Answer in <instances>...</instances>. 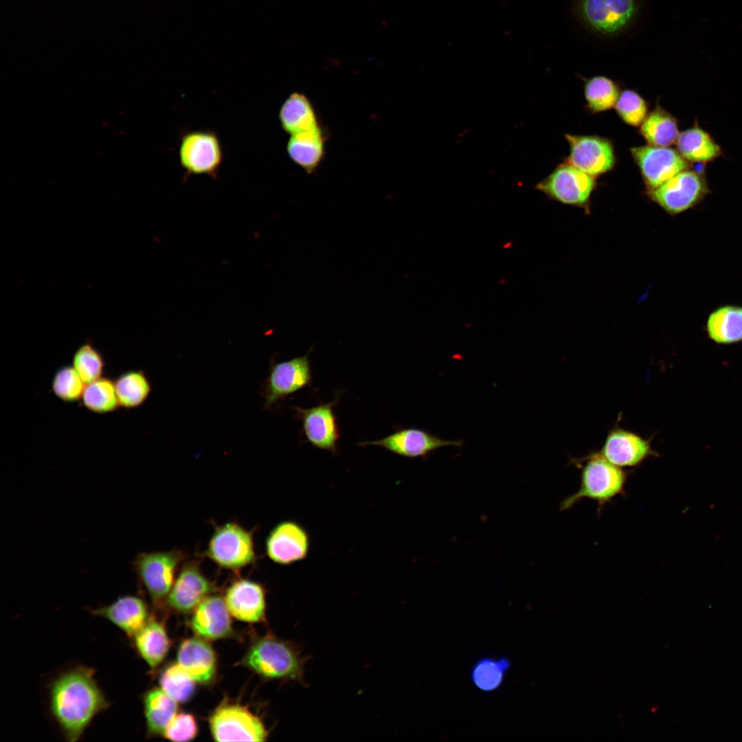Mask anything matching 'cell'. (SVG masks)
I'll return each instance as SVG.
<instances>
[{"label":"cell","mask_w":742,"mask_h":742,"mask_svg":"<svg viewBox=\"0 0 742 742\" xmlns=\"http://www.w3.org/2000/svg\"><path fill=\"white\" fill-rule=\"evenodd\" d=\"M279 120L283 130L295 135L319 127L313 104L303 93H291L282 103Z\"/></svg>","instance_id":"25"},{"label":"cell","mask_w":742,"mask_h":742,"mask_svg":"<svg viewBox=\"0 0 742 742\" xmlns=\"http://www.w3.org/2000/svg\"><path fill=\"white\" fill-rule=\"evenodd\" d=\"M600 453L621 468L639 466L655 454L649 440L622 428L609 431Z\"/></svg>","instance_id":"18"},{"label":"cell","mask_w":742,"mask_h":742,"mask_svg":"<svg viewBox=\"0 0 742 742\" xmlns=\"http://www.w3.org/2000/svg\"><path fill=\"white\" fill-rule=\"evenodd\" d=\"M510 666V660L505 657H483L473 665L471 681L482 691H493L502 684Z\"/></svg>","instance_id":"32"},{"label":"cell","mask_w":742,"mask_h":742,"mask_svg":"<svg viewBox=\"0 0 742 742\" xmlns=\"http://www.w3.org/2000/svg\"><path fill=\"white\" fill-rule=\"evenodd\" d=\"M308 659L292 643L267 634L251 645L243 662L263 677L296 681L304 685V666Z\"/></svg>","instance_id":"2"},{"label":"cell","mask_w":742,"mask_h":742,"mask_svg":"<svg viewBox=\"0 0 742 742\" xmlns=\"http://www.w3.org/2000/svg\"><path fill=\"white\" fill-rule=\"evenodd\" d=\"M81 399L87 409L98 414L112 412L120 406L114 381L103 376L85 385Z\"/></svg>","instance_id":"31"},{"label":"cell","mask_w":742,"mask_h":742,"mask_svg":"<svg viewBox=\"0 0 742 742\" xmlns=\"http://www.w3.org/2000/svg\"><path fill=\"white\" fill-rule=\"evenodd\" d=\"M339 395L332 401L310 408L294 407L297 420L302 423V431L307 441L313 447L335 453L340 437L339 426L334 412Z\"/></svg>","instance_id":"14"},{"label":"cell","mask_w":742,"mask_h":742,"mask_svg":"<svg viewBox=\"0 0 742 742\" xmlns=\"http://www.w3.org/2000/svg\"><path fill=\"white\" fill-rule=\"evenodd\" d=\"M570 155L565 161L577 169L596 177L611 170L616 162L613 144L594 135L566 134Z\"/></svg>","instance_id":"13"},{"label":"cell","mask_w":742,"mask_h":742,"mask_svg":"<svg viewBox=\"0 0 742 742\" xmlns=\"http://www.w3.org/2000/svg\"><path fill=\"white\" fill-rule=\"evenodd\" d=\"M214 588L213 583L204 575L199 565L195 562H188L179 571L166 602L179 613H189L210 596Z\"/></svg>","instance_id":"17"},{"label":"cell","mask_w":742,"mask_h":742,"mask_svg":"<svg viewBox=\"0 0 742 742\" xmlns=\"http://www.w3.org/2000/svg\"><path fill=\"white\" fill-rule=\"evenodd\" d=\"M89 611L105 618L131 639L150 617L146 601L136 595L120 596L112 603Z\"/></svg>","instance_id":"20"},{"label":"cell","mask_w":742,"mask_h":742,"mask_svg":"<svg viewBox=\"0 0 742 742\" xmlns=\"http://www.w3.org/2000/svg\"><path fill=\"white\" fill-rule=\"evenodd\" d=\"M194 682L178 663L167 666L159 679L160 688L177 702H186L192 697Z\"/></svg>","instance_id":"34"},{"label":"cell","mask_w":742,"mask_h":742,"mask_svg":"<svg viewBox=\"0 0 742 742\" xmlns=\"http://www.w3.org/2000/svg\"><path fill=\"white\" fill-rule=\"evenodd\" d=\"M631 153L641 172L647 190L661 186L689 166L677 150L668 147L649 144L632 148Z\"/></svg>","instance_id":"12"},{"label":"cell","mask_w":742,"mask_h":742,"mask_svg":"<svg viewBox=\"0 0 742 742\" xmlns=\"http://www.w3.org/2000/svg\"><path fill=\"white\" fill-rule=\"evenodd\" d=\"M224 600L230 614L239 620L254 623L262 621L265 617V591L254 581L235 580L226 589Z\"/></svg>","instance_id":"19"},{"label":"cell","mask_w":742,"mask_h":742,"mask_svg":"<svg viewBox=\"0 0 742 742\" xmlns=\"http://www.w3.org/2000/svg\"><path fill=\"white\" fill-rule=\"evenodd\" d=\"M95 673L91 667L74 666L49 684V712L68 741H78L95 717L110 706Z\"/></svg>","instance_id":"1"},{"label":"cell","mask_w":742,"mask_h":742,"mask_svg":"<svg viewBox=\"0 0 742 742\" xmlns=\"http://www.w3.org/2000/svg\"><path fill=\"white\" fill-rule=\"evenodd\" d=\"M120 406L133 409L141 406L148 398L151 385L142 370H128L114 381Z\"/></svg>","instance_id":"30"},{"label":"cell","mask_w":742,"mask_h":742,"mask_svg":"<svg viewBox=\"0 0 742 742\" xmlns=\"http://www.w3.org/2000/svg\"><path fill=\"white\" fill-rule=\"evenodd\" d=\"M131 640L137 654L151 668L164 661L170 647L164 625L152 616Z\"/></svg>","instance_id":"23"},{"label":"cell","mask_w":742,"mask_h":742,"mask_svg":"<svg viewBox=\"0 0 742 742\" xmlns=\"http://www.w3.org/2000/svg\"><path fill=\"white\" fill-rule=\"evenodd\" d=\"M178 664L201 684L212 682L216 672V657L212 647L202 638L183 640L177 651Z\"/></svg>","instance_id":"22"},{"label":"cell","mask_w":742,"mask_h":742,"mask_svg":"<svg viewBox=\"0 0 742 742\" xmlns=\"http://www.w3.org/2000/svg\"><path fill=\"white\" fill-rule=\"evenodd\" d=\"M209 723L217 741H264L269 736L262 720L239 704L221 703L210 717Z\"/></svg>","instance_id":"6"},{"label":"cell","mask_w":742,"mask_h":742,"mask_svg":"<svg viewBox=\"0 0 742 742\" xmlns=\"http://www.w3.org/2000/svg\"><path fill=\"white\" fill-rule=\"evenodd\" d=\"M85 382L71 366H63L55 372L52 390L56 397L64 402L72 403L81 399Z\"/></svg>","instance_id":"36"},{"label":"cell","mask_w":742,"mask_h":742,"mask_svg":"<svg viewBox=\"0 0 742 742\" xmlns=\"http://www.w3.org/2000/svg\"><path fill=\"white\" fill-rule=\"evenodd\" d=\"M230 613L225 600L217 595H210L193 610L191 627L200 637L218 640L232 633Z\"/></svg>","instance_id":"21"},{"label":"cell","mask_w":742,"mask_h":742,"mask_svg":"<svg viewBox=\"0 0 742 742\" xmlns=\"http://www.w3.org/2000/svg\"><path fill=\"white\" fill-rule=\"evenodd\" d=\"M206 555L223 569L232 571L243 569L256 559L252 534L237 523H225L214 529Z\"/></svg>","instance_id":"5"},{"label":"cell","mask_w":742,"mask_h":742,"mask_svg":"<svg viewBox=\"0 0 742 742\" xmlns=\"http://www.w3.org/2000/svg\"><path fill=\"white\" fill-rule=\"evenodd\" d=\"M627 478L625 471L607 460L600 451L592 453L582 465L578 491L562 502L561 509L567 510L583 499L594 500L601 508L623 493Z\"/></svg>","instance_id":"3"},{"label":"cell","mask_w":742,"mask_h":742,"mask_svg":"<svg viewBox=\"0 0 742 742\" xmlns=\"http://www.w3.org/2000/svg\"><path fill=\"white\" fill-rule=\"evenodd\" d=\"M584 88L588 109L593 113L611 109L620 95L617 83L605 76H598L588 79Z\"/></svg>","instance_id":"33"},{"label":"cell","mask_w":742,"mask_h":742,"mask_svg":"<svg viewBox=\"0 0 742 742\" xmlns=\"http://www.w3.org/2000/svg\"><path fill=\"white\" fill-rule=\"evenodd\" d=\"M640 132L649 145L663 147L676 143L679 135L676 119L658 106L647 115Z\"/></svg>","instance_id":"29"},{"label":"cell","mask_w":742,"mask_h":742,"mask_svg":"<svg viewBox=\"0 0 742 742\" xmlns=\"http://www.w3.org/2000/svg\"><path fill=\"white\" fill-rule=\"evenodd\" d=\"M184 559L181 550L142 552L135 561L138 580L156 606L166 600Z\"/></svg>","instance_id":"4"},{"label":"cell","mask_w":742,"mask_h":742,"mask_svg":"<svg viewBox=\"0 0 742 742\" xmlns=\"http://www.w3.org/2000/svg\"><path fill=\"white\" fill-rule=\"evenodd\" d=\"M310 537L306 529L293 520L278 523L265 539V551L275 563L288 565L304 559L309 552Z\"/></svg>","instance_id":"15"},{"label":"cell","mask_w":742,"mask_h":742,"mask_svg":"<svg viewBox=\"0 0 742 742\" xmlns=\"http://www.w3.org/2000/svg\"><path fill=\"white\" fill-rule=\"evenodd\" d=\"M142 699L147 734L149 737L163 735L177 714V701L161 688H157L146 692Z\"/></svg>","instance_id":"26"},{"label":"cell","mask_w":742,"mask_h":742,"mask_svg":"<svg viewBox=\"0 0 742 742\" xmlns=\"http://www.w3.org/2000/svg\"><path fill=\"white\" fill-rule=\"evenodd\" d=\"M360 446H378L405 458L426 456L444 447H461V440H445L425 430L414 427L401 428L379 440L363 441Z\"/></svg>","instance_id":"16"},{"label":"cell","mask_w":742,"mask_h":742,"mask_svg":"<svg viewBox=\"0 0 742 742\" xmlns=\"http://www.w3.org/2000/svg\"><path fill=\"white\" fill-rule=\"evenodd\" d=\"M647 193L670 215H677L701 202L709 193L707 181L701 173L686 169Z\"/></svg>","instance_id":"8"},{"label":"cell","mask_w":742,"mask_h":742,"mask_svg":"<svg viewBox=\"0 0 742 742\" xmlns=\"http://www.w3.org/2000/svg\"><path fill=\"white\" fill-rule=\"evenodd\" d=\"M310 351L304 356L271 363L265 385V408H270L279 400L311 385Z\"/></svg>","instance_id":"11"},{"label":"cell","mask_w":742,"mask_h":742,"mask_svg":"<svg viewBox=\"0 0 742 742\" xmlns=\"http://www.w3.org/2000/svg\"><path fill=\"white\" fill-rule=\"evenodd\" d=\"M708 336L718 344L742 340V306L725 305L712 311L707 320Z\"/></svg>","instance_id":"27"},{"label":"cell","mask_w":742,"mask_h":742,"mask_svg":"<svg viewBox=\"0 0 742 742\" xmlns=\"http://www.w3.org/2000/svg\"><path fill=\"white\" fill-rule=\"evenodd\" d=\"M677 151L687 161L706 163L721 154V147L709 133L697 126L679 133Z\"/></svg>","instance_id":"28"},{"label":"cell","mask_w":742,"mask_h":742,"mask_svg":"<svg viewBox=\"0 0 742 742\" xmlns=\"http://www.w3.org/2000/svg\"><path fill=\"white\" fill-rule=\"evenodd\" d=\"M615 108L622 120L633 126H640L647 115L646 100L632 90H625L620 93Z\"/></svg>","instance_id":"37"},{"label":"cell","mask_w":742,"mask_h":742,"mask_svg":"<svg viewBox=\"0 0 742 742\" xmlns=\"http://www.w3.org/2000/svg\"><path fill=\"white\" fill-rule=\"evenodd\" d=\"M198 733L194 717L190 713L176 714L166 727L163 735L172 741H189Z\"/></svg>","instance_id":"38"},{"label":"cell","mask_w":742,"mask_h":742,"mask_svg":"<svg viewBox=\"0 0 742 742\" xmlns=\"http://www.w3.org/2000/svg\"><path fill=\"white\" fill-rule=\"evenodd\" d=\"M291 159L307 173L317 168L324 157L325 136L319 126L291 135L286 145Z\"/></svg>","instance_id":"24"},{"label":"cell","mask_w":742,"mask_h":742,"mask_svg":"<svg viewBox=\"0 0 742 742\" xmlns=\"http://www.w3.org/2000/svg\"><path fill=\"white\" fill-rule=\"evenodd\" d=\"M596 186L595 177L565 161L538 183L535 188L550 199L583 208L588 213Z\"/></svg>","instance_id":"7"},{"label":"cell","mask_w":742,"mask_h":742,"mask_svg":"<svg viewBox=\"0 0 742 742\" xmlns=\"http://www.w3.org/2000/svg\"><path fill=\"white\" fill-rule=\"evenodd\" d=\"M179 157L187 176L205 175L214 179L223 160V148L216 132L190 131L181 136Z\"/></svg>","instance_id":"9"},{"label":"cell","mask_w":742,"mask_h":742,"mask_svg":"<svg viewBox=\"0 0 742 742\" xmlns=\"http://www.w3.org/2000/svg\"><path fill=\"white\" fill-rule=\"evenodd\" d=\"M637 0H578L577 14L593 32L616 36L627 30L636 19Z\"/></svg>","instance_id":"10"},{"label":"cell","mask_w":742,"mask_h":742,"mask_svg":"<svg viewBox=\"0 0 742 742\" xmlns=\"http://www.w3.org/2000/svg\"><path fill=\"white\" fill-rule=\"evenodd\" d=\"M72 366L85 384L101 377L105 362L102 354L91 343L85 342L75 351Z\"/></svg>","instance_id":"35"}]
</instances>
